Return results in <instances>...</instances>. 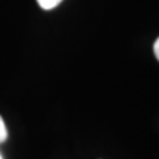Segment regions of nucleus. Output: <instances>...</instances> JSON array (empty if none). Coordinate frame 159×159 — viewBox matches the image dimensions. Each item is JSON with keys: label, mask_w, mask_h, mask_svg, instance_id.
<instances>
[{"label": "nucleus", "mask_w": 159, "mask_h": 159, "mask_svg": "<svg viewBox=\"0 0 159 159\" xmlns=\"http://www.w3.org/2000/svg\"><path fill=\"white\" fill-rule=\"evenodd\" d=\"M63 0H37V3L41 9H44V11H52V9H55L57 6L62 3Z\"/></svg>", "instance_id": "obj_1"}, {"label": "nucleus", "mask_w": 159, "mask_h": 159, "mask_svg": "<svg viewBox=\"0 0 159 159\" xmlns=\"http://www.w3.org/2000/svg\"><path fill=\"white\" fill-rule=\"evenodd\" d=\"M7 140V128H6V124L3 118L0 116V143H3Z\"/></svg>", "instance_id": "obj_2"}, {"label": "nucleus", "mask_w": 159, "mask_h": 159, "mask_svg": "<svg viewBox=\"0 0 159 159\" xmlns=\"http://www.w3.org/2000/svg\"><path fill=\"white\" fill-rule=\"evenodd\" d=\"M153 53H155V57L159 61V37L155 40V43H153Z\"/></svg>", "instance_id": "obj_3"}, {"label": "nucleus", "mask_w": 159, "mask_h": 159, "mask_svg": "<svg viewBox=\"0 0 159 159\" xmlns=\"http://www.w3.org/2000/svg\"><path fill=\"white\" fill-rule=\"evenodd\" d=\"M0 159H3V158H2V155H0Z\"/></svg>", "instance_id": "obj_4"}]
</instances>
